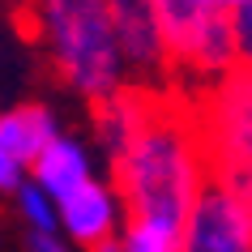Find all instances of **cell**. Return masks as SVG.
I'll return each mask as SVG.
<instances>
[{
	"instance_id": "4fadbf2b",
	"label": "cell",
	"mask_w": 252,
	"mask_h": 252,
	"mask_svg": "<svg viewBox=\"0 0 252 252\" xmlns=\"http://www.w3.org/2000/svg\"><path fill=\"white\" fill-rule=\"evenodd\" d=\"M13 4H17V0H13Z\"/></svg>"
},
{
	"instance_id": "6da1fadb",
	"label": "cell",
	"mask_w": 252,
	"mask_h": 252,
	"mask_svg": "<svg viewBox=\"0 0 252 252\" xmlns=\"http://www.w3.org/2000/svg\"><path fill=\"white\" fill-rule=\"evenodd\" d=\"M107 158H111V184L124 205L120 248H184L188 210H192L201 184L210 180V154L201 141L192 94L180 86H150L133 133Z\"/></svg>"
},
{
	"instance_id": "8fae6325",
	"label": "cell",
	"mask_w": 252,
	"mask_h": 252,
	"mask_svg": "<svg viewBox=\"0 0 252 252\" xmlns=\"http://www.w3.org/2000/svg\"><path fill=\"white\" fill-rule=\"evenodd\" d=\"M231 26H235V52L239 64H252V0L231 9Z\"/></svg>"
},
{
	"instance_id": "7c38bea8",
	"label": "cell",
	"mask_w": 252,
	"mask_h": 252,
	"mask_svg": "<svg viewBox=\"0 0 252 252\" xmlns=\"http://www.w3.org/2000/svg\"><path fill=\"white\" fill-rule=\"evenodd\" d=\"M205 4H214V9H226V13H231V9H235V4H244V0H205Z\"/></svg>"
},
{
	"instance_id": "7a4b0ae2",
	"label": "cell",
	"mask_w": 252,
	"mask_h": 252,
	"mask_svg": "<svg viewBox=\"0 0 252 252\" xmlns=\"http://www.w3.org/2000/svg\"><path fill=\"white\" fill-rule=\"evenodd\" d=\"M13 17L43 52L56 81L86 107L107 103L128 86V64L107 0H17Z\"/></svg>"
},
{
	"instance_id": "8992f818",
	"label": "cell",
	"mask_w": 252,
	"mask_h": 252,
	"mask_svg": "<svg viewBox=\"0 0 252 252\" xmlns=\"http://www.w3.org/2000/svg\"><path fill=\"white\" fill-rule=\"evenodd\" d=\"M120 226H124V205L116 184L90 175L68 197H60V231L77 248H120Z\"/></svg>"
},
{
	"instance_id": "30bf717a",
	"label": "cell",
	"mask_w": 252,
	"mask_h": 252,
	"mask_svg": "<svg viewBox=\"0 0 252 252\" xmlns=\"http://www.w3.org/2000/svg\"><path fill=\"white\" fill-rule=\"evenodd\" d=\"M205 9H214V4H205V0H154V13H158L162 39H167V60H171V52L184 43L188 30L205 17Z\"/></svg>"
},
{
	"instance_id": "5b68a950",
	"label": "cell",
	"mask_w": 252,
	"mask_h": 252,
	"mask_svg": "<svg viewBox=\"0 0 252 252\" xmlns=\"http://www.w3.org/2000/svg\"><path fill=\"white\" fill-rule=\"evenodd\" d=\"M116 39L128 64V81L137 86H175L171 81V60H167V39H162L154 0H107Z\"/></svg>"
},
{
	"instance_id": "277c9868",
	"label": "cell",
	"mask_w": 252,
	"mask_h": 252,
	"mask_svg": "<svg viewBox=\"0 0 252 252\" xmlns=\"http://www.w3.org/2000/svg\"><path fill=\"white\" fill-rule=\"evenodd\" d=\"M184 248L192 252H252V197L222 180H205L188 210Z\"/></svg>"
},
{
	"instance_id": "ba28073f",
	"label": "cell",
	"mask_w": 252,
	"mask_h": 252,
	"mask_svg": "<svg viewBox=\"0 0 252 252\" xmlns=\"http://www.w3.org/2000/svg\"><path fill=\"white\" fill-rule=\"evenodd\" d=\"M56 133H60V124H56L52 107H43V103H22V107L0 111V146L26 167L39 158V150Z\"/></svg>"
},
{
	"instance_id": "3957f363",
	"label": "cell",
	"mask_w": 252,
	"mask_h": 252,
	"mask_svg": "<svg viewBox=\"0 0 252 252\" xmlns=\"http://www.w3.org/2000/svg\"><path fill=\"white\" fill-rule=\"evenodd\" d=\"M210 175L252 197V64L226 68L218 81L192 94Z\"/></svg>"
},
{
	"instance_id": "9c48e42d",
	"label": "cell",
	"mask_w": 252,
	"mask_h": 252,
	"mask_svg": "<svg viewBox=\"0 0 252 252\" xmlns=\"http://www.w3.org/2000/svg\"><path fill=\"white\" fill-rule=\"evenodd\" d=\"M17 201V214L26 222V235H64L60 231V201L39 184V180H22V188L13 192Z\"/></svg>"
},
{
	"instance_id": "52a82bcc",
	"label": "cell",
	"mask_w": 252,
	"mask_h": 252,
	"mask_svg": "<svg viewBox=\"0 0 252 252\" xmlns=\"http://www.w3.org/2000/svg\"><path fill=\"white\" fill-rule=\"evenodd\" d=\"M90 175H94L90 171V150L81 146L77 137H64V133H56L52 141L39 150V158L30 162V180H39L56 201L68 197V192L77 184H86Z\"/></svg>"
}]
</instances>
